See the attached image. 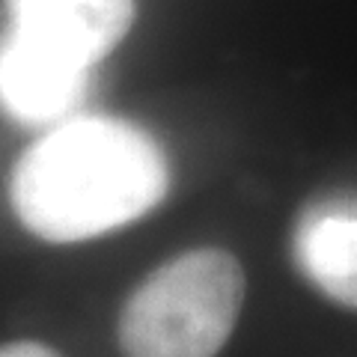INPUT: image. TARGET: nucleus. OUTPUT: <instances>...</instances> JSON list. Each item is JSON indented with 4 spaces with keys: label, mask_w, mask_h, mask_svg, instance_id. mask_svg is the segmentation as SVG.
Instances as JSON below:
<instances>
[{
    "label": "nucleus",
    "mask_w": 357,
    "mask_h": 357,
    "mask_svg": "<svg viewBox=\"0 0 357 357\" xmlns=\"http://www.w3.org/2000/svg\"><path fill=\"white\" fill-rule=\"evenodd\" d=\"M167 185L170 170L152 134L126 119L75 116L15 161L9 203L33 236L72 244L140 220Z\"/></svg>",
    "instance_id": "f257e3e1"
},
{
    "label": "nucleus",
    "mask_w": 357,
    "mask_h": 357,
    "mask_svg": "<svg viewBox=\"0 0 357 357\" xmlns=\"http://www.w3.org/2000/svg\"><path fill=\"white\" fill-rule=\"evenodd\" d=\"M244 268L220 248H197L143 280L119 312L126 357H215L244 304Z\"/></svg>",
    "instance_id": "f03ea898"
},
{
    "label": "nucleus",
    "mask_w": 357,
    "mask_h": 357,
    "mask_svg": "<svg viewBox=\"0 0 357 357\" xmlns=\"http://www.w3.org/2000/svg\"><path fill=\"white\" fill-rule=\"evenodd\" d=\"M0 357H60L51 345L33 342V340H21V342H6L0 345Z\"/></svg>",
    "instance_id": "423d86ee"
},
{
    "label": "nucleus",
    "mask_w": 357,
    "mask_h": 357,
    "mask_svg": "<svg viewBox=\"0 0 357 357\" xmlns=\"http://www.w3.org/2000/svg\"><path fill=\"white\" fill-rule=\"evenodd\" d=\"M295 259L321 295L357 310V197L304 208L295 227Z\"/></svg>",
    "instance_id": "39448f33"
},
{
    "label": "nucleus",
    "mask_w": 357,
    "mask_h": 357,
    "mask_svg": "<svg viewBox=\"0 0 357 357\" xmlns=\"http://www.w3.org/2000/svg\"><path fill=\"white\" fill-rule=\"evenodd\" d=\"M9 30L57 57L96 69L134 24V0H6Z\"/></svg>",
    "instance_id": "7ed1b4c3"
},
{
    "label": "nucleus",
    "mask_w": 357,
    "mask_h": 357,
    "mask_svg": "<svg viewBox=\"0 0 357 357\" xmlns=\"http://www.w3.org/2000/svg\"><path fill=\"white\" fill-rule=\"evenodd\" d=\"M93 69L57 57L21 39L15 30L0 33V110L21 126H48L66 119L86 98Z\"/></svg>",
    "instance_id": "20e7f679"
}]
</instances>
